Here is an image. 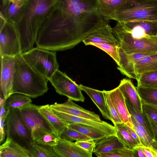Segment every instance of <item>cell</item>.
<instances>
[{"instance_id": "obj_1", "label": "cell", "mask_w": 157, "mask_h": 157, "mask_svg": "<svg viewBox=\"0 0 157 157\" xmlns=\"http://www.w3.org/2000/svg\"><path fill=\"white\" fill-rule=\"evenodd\" d=\"M56 0H27L15 25L22 53L33 48L42 25L56 7Z\"/></svg>"}, {"instance_id": "obj_2", "label": "cell", "mask_w": 157, "mask_h": 157, "mask_svg": "<svg viewBox=\"0 0 157 157\" xmlns=\"http://www.w3.org/2000/svg\"><path fill=\"white\" fill-rule=\"evenodd\" d=\"M36 47L56 52L71 48L79 43L61 10L56 6L37 36Z\"/></svg>"}, {"instance_id": "obj_3", "label": "cell", "mask_w": 157, "mask_h": 157, "mask_svg": "<svg viewBox=\"0 0 157 157\" xmlns=\"http://www.w3.org/2000/svg\"><path fill=\"white\" fill-rule=\"evenodd\" d=\"M98 0H56V6L84 40L105 20L98 12Z\"/></svg>"}, {"instance_id": "obj_4", "label": "cell", "mask_w": 157, "mask_h": 157, "mask_svg": "<svg viewBox=\"0 0 157 157\" xmlns=\"http://www.w3.org/2000/svg\"><path fill=\"white\" fill-rule=\"evenodd\" d=\"M22 54L15 57L13 94H20L33 98L42 96L48 90V81L29 66Z\"/></svg>"}, {"instance_id": "obj_5", "label": "cell", "mask_w": 157, "mask_h": 157, "mask_svg": "<svg viewBox=\"0 0 157 157\" xmlns=\"http://www.w3.org/2000/svg\"><path fill=\"white\" fill-rule=\"evenodd\" d=\"M117 22L157 20V0H127L107 20Z\"/></svg>"}, {"instance_id": "obj_6", "label": "cell", "mask_w": 157, "mask_h": 157, "mask_svg": "<svg viewBox=\"0 0 157 157\" xmlns=\"http://www.w3.org/2000/svg\"><path fill=\"white\" fill-rule=\"evenodd\" d=\"M22 55L29 66L48 81L59 70L56 52L36 47Z\"/></svg>"}, {"instance_id": "obj_7", "label": "cell", "mask_w": 157, "mask_h": 157, "mask_svg": "<svg viewBox=\"0 0 157 157\" xmlns=\"http://www.w3.org/2000/svg\"><path fill=\"white\" fill-rule=\"evenodd\" d=\"M112 31L118 42L129 39H139L148 35H157V21L117 22Z\"/></svg>"}, {"instance_id": "obj_8", "label": "cell", "mask_w": 157, "mask_h": 157, "mask_svg": "<svg viewBox=\"0 0 157 157\" xmlns=\"http://www.w3.org/2000/svg\"><path fill=\"white\" fill-rule=\"evenodd\" d=\"M6 138H10L27 148L33 141L30 131L24 123L19 109L12 110L6 120Z\"/></svg>"}, {"instance_id": "obj_9", "label": "cell", "mask_w": 157, "mask_h": 157, "mask_svg": "<svg viewBox=\"0 0 157 157\" xmlns=\"http://www.w3.org/2000/svg\"><path fill=\"white\" fill-rule=\"evenodd\" d=\"M22 53L20 40L15 24L7 21L0 13V56H15Z\"/></svg>"}, {"instance_id": "obj_10", "label": "cell", "mask_w": 157, "mask_h": 157, "mask_svg": "<svg viewBox=\"0 0 157 157\" xmlns=\"http://www.w3.org/2000/svg\"><path fill=\"white\" fill-rule=\"evenodd\" d=\"M56 92L72 101L84 102L85 98L79 85L67 74L58 70L49 80Z\"/></svg>"}, {"instance_id": "obj_11", "label": "cell", "mask_w": 157, "mask_h": 157, "mask_svg": "<svg viewBox=\"0 0 157 157\" xmlns=\"http://www.w3.org/2000/svg\"><path fill=\"white\" fill-rule=\"evenodd\" d=\"M118 43L119 50L128 55L157 53V35H148L139 39H129Z\"/></svg>"}, {"instance_id": "obj_12", "label": "cell", "mask_w": 157, "mask_h": 157, "mask_svg": "<svg viewBox=\"0 0 157 157\" xmlns=\"http://www.w3.org/2000/svg\"><path fill=\"white\" fill-rule=\"evenodd\" d=\"M15 56H0V97L6 99L13 94Z\"/></svg>"}, {"instance_id": "obj_13", "label": "cell", "mask_w": 157, "mask_h": 157, "mask_svg": "<svg viewBox=\"0 0 157 157\" xmlns=\"http://www.w3.org/2000/svg\"><path fill=\"white\" fill-rule=\"evenodd\" d=\"M40 106L31 103L19 109L24 123L31 133L35 130L40 128L52 130L55 133L50 124L39 112Z\"/></svg>"}, {"instance_id": "obj_14", "label": "cell", "mask_w": 157, "mask_h": 157, "mask_svg": "<svg viewBox=\"0 0 157 157\" xmlns=\"http://www.w3.org/2000/svg\"><path fill=\"white\" fill-rule=\"evenodd\" d=\"M53 113L64 123L67 125L72 124L87 126L100 130L107 136L116 135L114 126L103 121L99 122L87 118L76 117L52 109Z\"/></svg>"}, {"instance_id": "obj_15", "label": "cell", "mask_w": 157, "mask_h": 157, "mask_svg": "<svg viewBox=\"0 0 157 157\" xmlns=\"http://www.w3.org/2000/svg\"><path fill=\"white\" fill-rule=\"evenodd\" d=\"M51 109L71 115L82 117L101 122L100 116L94 112L84 109L68 99L61 104L55 103L50 105Z\"/></svg>"}, {"instance_id": "obj_16", "label": "cell", "mask_w": 157, "mask_h": 157, "mask_svg": "<svg viewBox=\"0 0 157 157\" xmlns=\"http://www.w3.org/2000/svg\"><path fill=\"white\" fill-rule=\"evenodd\" d=\"M87 45L89 42L109 43L118 46L117 40L113 34L112 28L109 25L108 21L104 20L83 41Z\"/></svg>"}, {"instance_id": "obj_17", "label": "cell", "mask_w": 157, "mask_h": 157, "mask_svg": "<svg viewBox=\"0 0 157 157\" xmlns=\"http://www.w3.org/2000/svg\"><path fill=\"white\" fill-rule=\"evenodd\" d=\"M157 54V53H136L130 55L119 50L120 65L117 68L123 75L129 78L138 79L134 69V65L144 57Z\"/></svg>"}, {"instance_id": "obj_18", "label": "cell", "mask_w": 157, "mask_h": 157, "mask_svg": "<svg viewBox=\"0 0 157 157\" xmlns=\"http://www.w3.org/2000/svg\"><path fill=\"white\" fill-rule=\"evenodd\" d=\"M60 157H92V153L82 148L75 142L59 138L58 144L53 147Z\"/></svg>"}, {"instance_id": "obj_19", "label": "cell", "mask_w": 157, "mask_h": 157, "mask_svg": "<svg viewBox=\"0 0 157 157\" xmlns=\"http://www.w3.org/2000/svg\"><path fill=\"white\" fill-rule=\"evenodd\" d=\"M108 92L115 108L122 123L133 129L131 116L127 108L125 98L118 87Z\"/></svg>"}, {"instance_id": "obj_20", "label": "cell", "mask_w": 157, "mask_h": 157, "mask_svg": "<svg viewBox=\"0 0 157 157\" xmlns=\"http://www.w3.org/2000/svg\"><path fill=\"white\" fill-rule=\"evenodd\" d=\"M125 99L134 107L143 112L142 102L140 96L130 79L123 78L118 86Z\"/></svg>"}, {"instance_id": "obj_21", "label": "cell", "mask_w": 157, "mask_h": 157, "mask_svg": "<svg viewBox=\"0 0 157 157\" xmlns=\"http://www.w3.org/2000/svg\"><path fill=\"white\" fill-rule=\"evenodd\" d=\"M0 157H30L26 148L10 138H6L0 146Z\"/></svg>"}, {"instance_id": "obj_22", "label": "cell", "mask_w": 157, "mask_h": 157, "mask_svg": "<svg viewBox=\"0 0 157 157\" xmlns=\"http://www.w3.org/2000/svg\"><path fill=\"white\" fill-rule=\"evenodd\" d=\"M82 90L85 92L96 105L104 118L112 122V119L105 101L102 91L92 88L82 84L79 85Z\"/></svg>"}, {"instance_id": "obj_23", "label": "cell", "mask_w": 157, "mask_h": 157, "mask_svg": "<svg viewBox=\"0 0 157 157\" xmlns=\"http://www.w3.org/2000/svg\"><path fill=\"white\" fill-rule=\"evenodd\" d=\"M39 111L51 126L56 135L59 137L68 125L64 123L53 113L50 105L40 106Z\"/></svg>"}, {"instance_id": "obj_24", "label": "cell", "mask_w": 157, "mask_h": 157, "mask_svg": "<svg viewBox=\"0 0 157 157\" xmlns=\"http://www.w3.org/2000/svg\"><path fill=\"white\" fill-rule=\"evenodd\" d=\"M27 0H19L15 2H10L3 8L0 13L8 21L15 24L21 17Z\"/></svg>"}, {"instance_id": "obj_25", "label": "cell", "mask_w": 157, "mask_h": 157, "mask_svg": "<svg viewBox=\"0 0 157 157\" xmlns=\"http://www.w3.org/2000/svg\"><path fill=\"white\" fill-rule=\"evenodd\" d=\"M95 146L93 152L109 153L124 147L116 135L106 136L95 141Z\"/></svg>"}, {"instance_id": "obj_26", "label": "cell", "mask_w": 157, "mask_h": 157, "mask_svg": "<svg viewBox=\"0 0 157 157\" xmlns=\"http://www.w3.org/2000/svg\"><path fill=\"white\" fill-rule=\"evenodd\" d=\"M31 135L33 141L53 147L57 144L59 138L52 130L44 128L35 130Z\"/></svg>"}, {"instance_id": "obj_27", "label": "cell", "mask_w": 157, "mask_h": 157, "mask_svg": "<svg viewBox=\"0 0 157 157\" xmlns=\"http://www.w3.org/2000/svg\"><path fill=\"white\" fill-rule=\"evenodd\" d=\"M134 69L138 79L143 73L157 71V54L144 57L136 62L134 65Z\"/></svg>"}, {"instance_id": "obj_28", "label": "cell", "mask_w": 157, "mask_h": 157, "mask_svg": "<svg viewBox=\"0 0 157 157\" xmlns=\"http://www.w3.org/2000/svg\"><path fill=\"white\" fill-rule=\"evenodd\" d=\"M126 0H98V12L104 19L107 20L108 17L114 13Z\"/></svg>"}, {"instance_id": "obj_29", "label": "cell", "mask_w": 157, "mask_h": 157, "mask_svg": "<svg viewBox=\"0 0 157 157\" xmlns=\"http://www.w3.org/2000/svg\"><path fill=\"white\" fill-rule=\"evenodd\" d=\"M126 104L128 111L142 125L146 130L151 138L154 140V135L148 119L146 114L134 107L128 101L125 99Z\"/></svg>"}, {"instance_id": "obj_30", "label": "cell", "mask_w": 157, "mask_h": 157, "mask_svg": "<svg viewBox=\"0 0 157 157\" xmlns=\"http://www.w3.org/2000/svg\"><path fill=\"white\" fill-rule=\"evenodd\" d=\"M27 150L30 157H59L53 150V147L32 142Z\"/></svg>"}, {"instance_id": "obj_31", "label": "cell", "mask_w": 157, "mask_h": 157, "mask_svg": "<svg viewBox=\"0 0 157 157\" xmlns=\"http://www.w3.org/2000/svg\"><path fill=\"white\" fill-rule=\"evenodd\" d=\"M31 98L18 93L13 94L5 100V106L6 110L10 111L19 109L23 106L32 102Z\"/></svg>"}, {"instance_id": "obj_32", "label": "cell", "mask_w": 157, "mask_h": 157, "mask_svg": "<svg viewBox=\"0 0 157 157\" xmlns=\"http://www.w3.org/2000/svg\"><path fill=\"white\" fill-rule=\"evenodd\" d=\"M116 130V135L125 147L132 149L139 145L133 138L125 128L123 123L114 125Z\"/></svg>"}, {"instance_id": "obj_33", "label": "cell", "mask_w": 157, "mask_h": 157, "mask_svg": "<svg viewBox=\"0 0 157 157\" xmlns=\"http://www.w3.org/2000/svg\"><path fill=\"white\" fill-rule=\"evenodd\" d=\"M68 127L78 131L94 140L95 141L107 136L99 130L81 124H72L68 125Z\"/></svg>"}, {"instance_id": "obj_34", "label": "cell", "mask_w": 157, "mask_h": 157, "mask_svg": "<svg viewBox=\"0 0 157 157\" xmlns=\"http://www.w3.org/2000/svg\"><path fill=\"white\" fill-rule=\"evenodd\" d=\"M136 88L142 102L157 106V89L137 86Z\"/></svg>"}, {"instance_id": "obj_35", "label": "cell", "mask_w": 157, "mask_h": 157, "mask_svg": "<svg viewBox=\"0 0 157 157\" xmlns=\"http://www.w3.org/2000/svg\"><path fill=\"white\" fill-rule=\"evenodd\" d=\"M137 81V86L157 89V71L143 73Z\"/></svg>"}, {"instance_id": "obj_36", "label": "cell", "mask_w": 157, "mask_h": 157, "mask_svg": "<svg viewBox=\"0 0 157 157\" xmlns=\"http://www.w3.org/2000/svg\"><path fill=\"white\" fill-rule=\"evenodd\" d=\"M96 46L109 55L115 61L118 66L120 65V48L118 46L109 43H94L89 42L87 45Z\"/></svg>"}, {"instance_id": "obj_37", "label": "cell", "mask_w": 157, "mask_h": 157, "mask_svg": "<svg viewBox=\"0 0 157 157\" xmlns=\"http://www.w3.org/2000/svg\"><path fill=\"white\" fill-rule=\"evenodd\" d=\"M131 118L133 129L138 136L141 144L146 147H150L153 140L144 128L132 116Z\"/></svg>"}, {"instance_id": "obj_38", "label": "cell", "mask_w": 157, "mask_h": 157, "mask_svg": "<svg viewBox=\"0 0 157 157\" xmlns=\"http://www.w3.org/2000/svg\"><path fill=\"white\" fill-rule=\"evenodd\" d=\"M99 157H134L133 150L123 147L109 153H95Z\"/></svg>"}, {"instance_id": "obj_39", "label": "cell", "mask_w": 157, "mask_h": 157, "mask_svg": "<svg viewBox=\"0 0 157 157\" xmlns=\"http://www.w3.org/2000/svg\"><path fill=\"white\" fill-rule=\"evenodd\" d=\"M59 137L71 141L91 139L78 131L68 127L63 131Z\"/></svg>"}, {"instance_id": "obj_40", "label": "cell", "mask_w": 157, "mask_h": 157, "mask_svg": "<svg viewBox=\"0 0 157 157\" xmlns=\"http://www.w3.org/2000/svg\"><path fill=\"white\" fill-rule=\"evenodd\" d=\"M102 91L106 104L110 114L112 120V122L113 124H116L122 123L121 120L118 114L113 105L108 91L103 90Z\"/></svg>"}, {"instance_id": "obj_41", "label": "cell", "mask_w": 157, "mask_h": 157, "mask_svg": "<svg viewBox=\"0 0 157 157\" xmlns=\"http://www.w3.org/2000/svg\"><path fill=\"white\" fill-rule=\"evenodd\" d=\"M143 112L157 123V106L142 102Z\"/></svg>"}, {"instance_id": "obj_42", "label": "cell", "mask_w": 157, "mask_h": 157, "mask_svg": "<svg viewBox=\"0 0 157 157\" xmlns=\"http://www.w3.org/2000/svg\"><path fill=\"white\" fill-rule=\"evenodd\" d=\"M75 143L79 146L92 153L93 152L95 143V141L92 139L76 141Z\"/></svg>"}, {"instance_id": "obj_43", "label": "cell", "mask_w": 157, "mask_h": 157, "mask_svg": "<svg viewBox=\"0 0 157 157\" xmlns=\"http://www.w3.org/2000/svg\"><path fill=\"white\" fill-rule=\"evenodd\" d=\"M10 111L7 110L6 112L2 117H0V144L3 143L5 141L6 134V120Z\"/></svg>"}, {"instance_id": "obj_44", "label": "cell", "mask_w": 157, "mask_h": 157, "mask_svg": "<svg viewBox=\"0 0 157 157\" xmlns=\"http://www.w3.org/2000/svg\"><path fill=\"white\" fill-rule=\"evenodd\" d=\"M124 125L127 130L128 131L133 138L137 143L139 145H141L140 139L135 130L124 124Z\"/></svg>"}, {"instance_id": "obj_45", "label": "cell", "mask_w": 157, "mask_h": 157, "mask_svg": "<svg viewBox=\"0 0 157 157\" xmlns=\"http://www.w3.org/2000/svg\"><path fill=\"white\" fill-rule=\"evenodd\" d=\"M132 150L134 152V157H146L144 153L141 145L136 146Z\"/></svg>"}, {"instance_id": "obj_46", "label": "cell", "mask_w": 157, "mask_h": 157, "mask_svg": "<svg viewBox=\"0 0 157 157\" xmlns=\"http://www.w3.org/2000/svg\"><path fill=\"white\" fill-rule=\"evenodd\" d=\"M147 116L150 123L154 133V140L157 141V123Z\"/></svg>"}, {"instance_id": "obj_47", "label": "cell", "mask_w": 157, "mask_h": 157, "mask_svg": "<svg viewBox=\"0 0 157 157\" xmlns=\"http://www.w3.org/2000/svg\"><path fill=\"white\" fill-rule=\"evenodd\" d=\"M144 153L146 157H155L152 150L150 147L141 145Z\"/></svg>"}, {"instance_id": "obj_48", "label": "cell", "mask_w": 157, "mask_h": 157, "mask_svg": "<svg viewBox=\"0 0 157 157\" xmlns=\"http://www.w3.org/2000/svg\"><path fill=\"white\" fill-rule=\"evenodd\" d=\"M5 99L4 98L1 97H0V104L1 107L0 117L2 116L7 111L5 108Z\"/></svg>"}, {"instance_id": "obj_49", "label": "cell", "mask_w": 157, "mask_h": 157, "mask_svg": "<svg viewBox=\"0 0 157 157\" xmlns=\"http://www.w3.org/2000/svg\"><path fill=\"white\" fill-rule=\"evenodd\" d=\"M150 147L155 157H157V141L153 140Z\"/></svg>"}, {"instance_id": "obj_50", "label": "cell", "mask_w": 157, "mask_h": 157, "mask_svg": "<svg viewBox=\"0 0 157 157\" xmlns=\"http://www.w3.org/2000/svg\"><path fill=\"white\" fill-rule=\"evenodd\" d=\"M9 3L8 0H2V7L3 8L5 7Z\"/></svg>"}, {"instance_id": "obj_51", "label": "cell", "mask_w": 157, "mask_h": 157, "mask_svg": "<svg viewBox=\"0 0 157 157\" xmlns=\"http://www.w3.org/2000/svg\"><path fill=\"white\" fill-rule=\"evenodd\" d=\"M19 0H8L9 2H15Z\"/></svg>"}, {"instance_id": "obj_52", "label": "cell", "mask_w": 157, "mask_h": 157, "mask_svg": "<svg viewBox=\"0 0 157 157\" xmlns=\"http://www.w3.org/2000/svg\"><path fill=\"white\" fill-rule=\"evenodd\" d=\"M155 21H157V20H155Z\"/></svg>"}]
</instances>
